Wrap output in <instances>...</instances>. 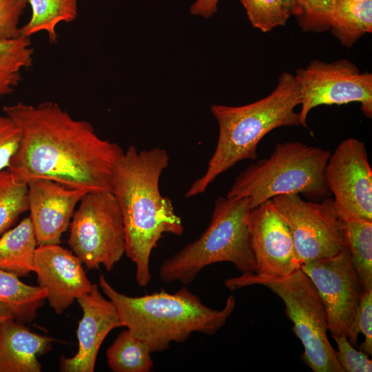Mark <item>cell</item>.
Returning a JSON list of instances; mask_svg holds the SVG:
<instances>
[{"mask_svg":"<svg viewBox=\"0 0 372 372\" xmlns=\"http://www.w3.org/2000/svg\"><path fill=\"white\" fill-rule=\"evenodd\" d=\"M37 242L28 217L0 236V269L19 277L33 271Z\"/></svg>","mask_w":372,"mask_h":372,"instance_id":"18","label":"cell"},{"mask_svg":"<svg viewBox=\"0 0 372 372\" xmlns=\"http://www.w3.org/2000/svg\"><path fill=\"white\" fill-rule=\"evenodd\" d=\"M147 346L127 329L121 331L106 351L114 372H149L154 366Z\"/></svg>","mask_w":372,"mask_h":372,"instance_id":"23","label":"cell"},{"mask_svg":"<svg viewBox=\"0 0 372 372\" xmlns=\"http://www.w3.org/2000/svg\"><path fill=\"white\" fill-rule=\"evenodd\" d=\"M251 210L248 198H218L207 228L196 240L163 262L159 279L187 285L205 267L220 262L232 263L242 273H256L248 225Z\"/></svg>","mask_w":372,"mask_h":372,"instance_id":"5","label":"cell"},{"mask_svg":"<svg viewBox=\"0 0 372 372\" xmlns=\"http://www.w3.org/2000/svg\"><path fill=\"white\" fill-rule=\"evenodd\" d=\"M83 309L76 335L78 351L70 358L62 357L60 371L93 372L99 349L109 333L122 327L116 309L110 300L101 293L96 284L77 299Z\"/></svg>","mask_w":372,"mask_h":372,"instance_id":"16","label":"cell"},{"mask_svg":"<svg viewBox=\"0 0 372 372\" xmlns=\"http://www.w3.org/2000/svg\"><path fill=\"white\" fill-rule=\"evenodd\" d=\"M28 4V0H0V42L21 37L19 21Z\"/></svg>","mask_w":372,"mask_h":372,"instance_id":"29","label":"cell"},{"mask_svg":"<svg viewBox=\"0 0 372 372\" xmlns=\"http://www.w3.org/2000/svg\"><path fill=\"white\" fill-rule=\"evenodd\" d=\"M68 244L87 269L111 271L125 254V234L112 192L86 193L70 224Z\"/></svg>","mask_w":372,"mask_h":372,"instance_id":"8","label":"cell"},{"mask_svg":"<svg viewBox=\"0 0 372 372\" xmlns=\"http://www.w3.org/2000/svg\"><path fill=\"white\" fill-rule=\"evenodd\" d=\"M296 19L303 32L322 33L331 28L336 0H296Z\"/></svg>","mask_w":372,"mask_h":372,"instance_id":"26","label":"cell"},{"mask_svg":"<svg viewBox=\"0 0 372 372\" xmlns=\"http://www.w3.org/2000/svg\"><path fill=\"white\" fill-rule=\"evenodd\" d=\"M300 269L321 298L331 336L348 339L364 291L348 247L333 257L302 264Z\"/></svg>","mask_w":372,"mask_h":372,"instance_id":"11","label":"cell"},{"mask_svg":"<svg viewBox=\"0 0 372 372\" xmlns=\"http://www.w3.org/2000/svg\"><path fill=\"white\" fill-rule=\"evenodd\" d=\"M45 299L43 288L25 284L17 275L0 269V302L8 306L17 320H33Z\"/></svg>","mask_w":372,"mask_h":372,"instance_id":"21","label":"cell"},{"mask_svg":"<svg viewBox=\"0 0 372 372\" xmlns=\"http://www.w3.org/2000/svg\"><path fill=\"white\" fill-rule=\"evenodd\" d=\"M300 103V88L294 74L285 72L271 94L256 102L242 106L211 105L218 125L216 147L205 174L192 184L185 197L205 192L219 175L238 162L255 160L258 143L273 130L300 125L295 110Z\"/></svg>","mask_w":372,"mask_h":372,"instance_id":"4","label":"cell"},{"mask_svg":"<svg viewBox=\"0 0 372 372\" xmlns=\"http://www.w3.org/2000/svg\"><path fill=\"white\" fill-rule=\"evenodd\" d=\"M29 218L37 245L59 244L77 205L87 192L46 178L27 183Z\"/></svg>","mask_w":372,"mask_h":372,"instance_id":"15","label":"cell"},{"mask_svg":"<svg viewBox=\"0 0 372 372\" xmlns=\"http://www.w3.org/2000/svg\"><path fill=\"white\" fill-rule=\"evenodd\" d=\"M165 149L138 151L130 146L119 161L112 180V193L120 207L125 234V254L136 267L141 287L151 280L152 251L165 234L181 236V218L170 198L161 195L159 179L169 165Z\"/></svg>","mask_w":372,"mask_h":372,"instance_id":"2","label":"cell"},{"mask_svg":"<svg viewBox=\"0 0 372 372\" xmlns=\"http://www.w3.org/2000/svg\"><path fill=\"white\" fill-rule=\"evenodd\" d=\"M329 31L346 48L372 32V0H336Z\"/></svg>","mask_w":372,"mask_h":372,"instance_id":"19","label":"cell"},{"mask_svg":"<svg viewBox=\"0 0 372 372\" xmlns=\"http://www.w3.org/2000/svg\"><path fill=\"white\" fill-rule=\"evenodd\" d=\"M20 141L9 169L28 183L46 178L86 192H112L124 154L116 143L99 137L92 124L73 118L57 103L17 102L3 107Z\"/></svg>","mask_w":372,"mask_h":372,"instance_id":"1","label":"cell"},{"mask_svg":"<svg viewBox=\"0 0 372 372\" xmlns=\"http://www.w3.org/2000/svg\"><path fill=\"white\" fill-rule=\"evenodd\" d=\"M32 12L28 22L21 26V35L30 38L43 32L50 43L57 42L56 27L70 23L78 16L77 0H28Z\"/></svg>","mask_w":372,"mask_h":372,"instance_id":"20","label":"cell"},{"mask_svg":"<svg viewBox=\"0 0 372 372\" xmlns=\"http://www.w3.org/2000/svg\"><path fill=\"white\" fill-rule=\"evenodd\" d=\"M53 341L21 322L8 320L0 329V372H40L38 358L52 349Z\"/></svg>","mask_w":372,"mask_h":372,"instance_id":"17","label":"cell"},{"mask_svg":"<svg viewBox=\"0 0 372 372\" xmlns=\"http://www.w3.org/2000/svg\"><path fill=\"white\" fill-rule=\"evenodd\" d=\"M12 319H15L12 312L7 305L0 302V329L6 322Z\"/></svg>","mask_w":372,"mask_h":372,"instance_id":"33","label":"cell"},{"mask_svg":"<svg viewBox=\"0 0 372 372\" xmlns=\"http://www.w3.org/2000/svg\"><path fill=\"white\" fill-rule=\"evenodd\" d=\"M271 199L290 228L301 265L333 257L347 247L344 222L333 198L313 201L291 194Z\"/></svg>","mask_w":372,"mask_h":372,"instance_id":"9","label":"cell"},{"mask_svg":"<svg viewBox=\"0 0 372 372\" xmlns=\"http://www.w3.org/2000/svg\"><path fill=\"white\" fill-rule=\"evenodd\" d=\"M99 281L102 291L114 304L122 327L143 341L152 353L167 350L172 342H184L194 333L214 335L236 305L231 295L223 309L210 308L186 287L174 293L162 289L129 296L117 291L103 275Z\"/></svg>","mask_w":372,"mask_h":372,"instance_id":"3","label":"cell"},{"mask_svg":"<svg viewBox=\"0 0 372 372\" xmlns=\"http://www.w3.org/2000/svg\"><path fill=\"white\" fill-rule=\"evenodd\" d=\"M330 154L300 141L278 143L269 158L251 164L236 178L226 196L248 198L251 209L283 194L320 201L331 194L325 176Z\"/></svg>","mask_w":372,"mask_h":372,"instance_id":"6","label":"cell"},{"mask_svg":"<svg viewBox=\"0 0 372 372\" xmlns=\"http://www.w3.org/2000/svg\"><path fill=\"white\" fill-rule=\"evenodd\" d=\"M301 92L300 125L307 127L309 112L319 105L360 103L363 114L372 118V74L361 72L353 62L311 61L294 74Z\"/></svg>","mask_w":372,"mask_h":372,"instance_id":"10","label":"cell"},{"mask_svg":"<svg viewBox=\"0 0 372 372\" xmlns=\"http://www.w3.org/2000/svg\"><path fill=\"white\" fill-rule=\"evenodd\" d=\"M325 176L340 218L372 222V170L364 142L348 138L331 153Z\"/></svg>","mask_w":372,"mask_h":372,"instance_id":"12","label":"cell"},{"mask_svg":"<svg viewBox=\"0 0 372 372\" xmlns=\"http://www.w3.org/2000/svg\"><path fill=\"white\" fill-rule=\"evenodd\" d=\"M253 27L262 32L285 25L290 15L279 0H240Z\"/></svg>","mask_w":372,"mask_h":372,"instance_id":"27","label":"cell"},{"mask_svg":"<svg viewBox=\"0 0 372 372\" xmlns=\"http://www.w3.org/2000/svg\"><path fill=\"white\" fill-rule=\"evenodd\" d=\"M338 351L336 358L344 372H371L372 360L363 351L356 350L345 336L333 335Z\"/></svg>","mask_w":372,"mask_h":372,"instance_id":"30","label":"cell"},{"mask_svg":"<svg viewBox=\"0 0 372 372\" xmlns=\"http://www.w3.org/2000/svg\"><path fill=\"white\" fill-rule=\"evenodd\" d=\"M30 39L20 37L0 42V99L11 94L19 85L22 73L33 63Z\"/></svg>","mask_w":372,"mask_h":372,"instance_id":"22","label":"cell"},{"mask_svg":"<svg viewBox=\"0 0 372 372\" xmlns=\"http://www.w3.org/2000/svg\"><path fill=\"white\" fill-rule=\"evenodd\" d=\"M224 284L230 291L251 285L271 290L283 301L286 316L303 345V362L314 372H344L327 337V316L321 298L301 269L285 276L242 273Z\"/></svg>","mask_w":372,"mask_h":372,"instance_id":"7","label":"cell"},{"mask_svg":"<svg viewBox=\"0 0 372 372\" xmlns=\"http://www.w3.org/2000/svg\"><path fill=\"white\" fill-rule=\"evenodd\" d=\"M20 141L19 130L6 114L0 115V171L9 169Z\"/></svg>","mask_w":372,"mask_h":372,"instance_id":"31","label":"cell"},{"mask_svg":"<svg viewBox=\"0 0 372 372\" xmlns=\"http://www.w3.org/2000/svg\"><path fill=\"white\" fill-rule=\"evenodd\" d=\"M220 0H196L190 8L192 14L208 19L217 11Z\"/></svg>","mask_w":372,"mask_h":372,"instance_id":"32","label":"cell"},{"mask_svg":"<svg viewBox=\"0 0 372 372\" xmlns=\"http://www.w3.org/2000/svg\"><path fill=\"white\" fill-rule=\"evenodd\" d=\"M289 14L295 16L296 13V0H279Z\"/></svg>","mask_w":372,"mask_h":372,"instance_id":"34","label":"cell"},{"mask_svg":"<svg viewBox=\"0 0 372 372\" xmlns=\"http://www.w3.org/2000/svg\"><path fill=\"white\" fill-rule=\"evenodd\" d=\"M33 272L39 286L46 292L50 306L57 314L63 313L93 286L80 259L59 244L37 246Z\"/></svg>","mask_w":372,"mask_h":372,"instance_id":"14","label":"cell"},{"mask_svg":"<svg viewBox=\"0 0 372 372\" xmlns=\"http://www.w3.org/2000/svg\"><path fill=\"white\" fill-rule=\"evenodd\" d=\"M248 225L256 273L285 276L300 269L290 228L272 199L250 211Z\"/></svg>","mask_w":372,"mask_h":372,"instance_id":"13","label":"cell"},{"mask_svg":"<svg viewBox=\"0 0 372 372\" xmlns=\"http://www.w3.org/2000/svg\"><path fill=\"white\" fill-rule=\"evenodd\" d=\"M360 333L364 336V340L360 346V350L371 356L372 355V291H364L351 335L348 338L350 344L354 347H357Z\"/></svg>","mask_w":372,"mask_h":372,"instance_id":"28","label":"cell"},{"mask_svg":"<svg viewBox=\"0 0 372 372\" xmlns=\"http://www.w3.org/2000/svg\"><path fill=\"white\" fill-rule=\"evenodd\" d=\"M350 1H355V2H362V1H368V0H350Z\"/></svg>","mask_w":372,"mask_h":372,"instance_id":"35","label":"cell"},{"mask_svg":"<svg viewBox=\"0 0 372 372\" xmlns=\"http://www.w3.org/2000/svg\"><path fill=\"white\" fill-rule=\"evenodd\" d=\"M27 211V183L18 180L9 169L0 171V236Z\"/></svg>","mask_w":372,"mask_h":372,"instance_id":"25","label":"cell"},{"mask_svg":"<svg viewBox=\"0 0 372 372\" xmlns=\"http://www.w3.org/2000/svg\"><path fill=\"white\" fill-rule=\"evenodd\" d=\"M345 236L365 291H372V222H344Z\"/></svg>","mask_w":372,"mask_h":372,"instance_id":"24","label":"cell"}]
</instances>
